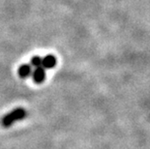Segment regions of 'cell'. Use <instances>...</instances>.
Masks as SVG:
<instances>
[{
    "mask_svg": "<svg viewBox=\"0 0 150 149\" xmlns=\"http://www.w3.org/2000/svg\"><path fill=\"white\" fill-rule=\"evenodd\" d=\"M25 116H26V110L23 107H16L12 112H10L2 117L1 124L5 128H8V127L12 126L17 121L24 119Z\"/></svg>",
    "mask_w": 150,
    "mask_h": 149,
    "instance_id": "cell-1",
    "label": "cell"
},
{
    "mask_svg": "<svg viewBox=\"0 0 150 149\" xmlns=\"http://www.w3.org/2000/svg\"><path fill=\"white\" fill-rule=\"evenodd\" d=\"M32 78L35 83H37V84L43 83L45 80H46V69H45L43 66L35 68L32 74Z\"/></svg>",
    "mask_w": 150,
    "mask_h": 149,
    "instance_id": "cell-2",
    "label": "cell"
},
{
    "mask_svg": "<svg viewBox=\"0 0 150 149\" xmlns=\"http://www.w3.org/2000/svg\"><path fill=\"white\" fill-rule=\"evenodd\" d=\"M34 70L32 69V66L31 64H28V63H25V64L21 65L18 69V77L21 78H27L29 77H32Z\"/></svg>",
    "mask_w": 150,
    "mask_h": 149,
    "instance_id": "cell-3",
    "label": "cell"
},
{
    "mask_svg": "<svg viewBox=\"0 0 150 149\" xmlns=\"http://www.w3.org/2000/svg\"><path fill=\"white\" fill-rule=\"evenodd\" d=\"M57 64V59L53 54H47L43 58L42 66L45 69H53Z\"/></svg>",
    "mask_w": 150,
    "mask_h": 149,
    "instance_id": "cell-4",
    "label": "cell"
},
{
    "mask_svg": "<svg viewBox=\"0 0 150 149\" xmlns=\"http://www.w3.org/2000/svg\"><path fill=\"white\" fill-rule=\"evenodd\" d=\"M42 63H43V58L40 57L39 55H34L30 60V64L34 68L41 67V66H42Z\"/></svg>",
    "mask_w": 150,
    "mask_h": 149,
    "instance_id": "cell-5",
    "label": "cell"
}]
</instances>
